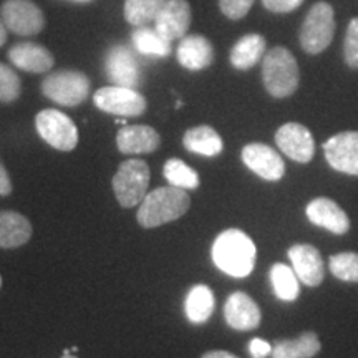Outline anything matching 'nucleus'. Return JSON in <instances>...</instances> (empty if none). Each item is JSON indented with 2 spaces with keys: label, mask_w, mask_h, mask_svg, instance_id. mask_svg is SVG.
Listing matches in <instances>:
<instances>
[{
  "label": "nucleus",
  "mask_w": 358,
  "mask_h": 358,
  "mask_svg": "<svg viewBox=\"0 0 358 358\" xmlns=\"http://www.w3.org/2000/svg\"><path fill=\"white\" fill-rule=\"evenodd\" d=\"M201 358H237V357L226 350H211V352H206Z\"/></svg>",
  "instance_id": "obj_37"
},
{
  "label": "nucleus",
  "mask_w": 358,
  "mask_h": 358,
  "mask_svg": "<svg viewBox=\"0 0 358 358\" xmlns=\"http://www.w3.org/2000/svg\"><path fill=\"white\" fill-rule=\"evenodd\" d=\"M307 219L313 226L324 227L332 234L343 236L350 229V219L347 213L330 198H317L307 204Z\"/></svg>",
  "instance_id": "obj_16"
},
{
  "label": "nucleus",
  "mask_w": 358,
  "mask_h": 358,
  "mask_svg": "<svg viewBox=\"0 0 358 358\" xmlns=\"http://www.w3.org/2000/svg\"><path fill=\"white\" fill-rule=\"evenodd\" d=\"M191 25V6L187 0H168L155 22V29L168 42L186 37Z\"/></svg>",
  "instance_id": "obj_17"
},
{
  "label": "nucleus",
  "mask_w": 358,
  "mask_h": 358,
  "mask_svg": "<svg viewBox=\"0 0 358 358\" xmlns=\"http://www.w3.org/2000/svg\"><path fill=\"white\" fill-rule=\"evenodd\" d=\"M0 19L10 32L32 37L43 30L45 15L32 0H6L0 7Z\"/></svg>",
  "instance_id": "obj_9"
},
{
  "label": "nucleus",
  "mask_w": 358,
  "mask_h": 358,
  "mask_svg": "<svg viewBox=\"0 0 358 358\" xmlns=\"http://www.w3.org/2000/svg\"><path fill=\"white\" fill-rule=\"evenodd\" d=\"M335 35V10L329 2H317L307 12L299 32L302 50L319 55L332 43Z\"/></svg>",
  "instance_id": "obj_4"
},
{
  "label": "nucleus",
  "mask_w": 358,
  "mask_h": 358,
  "mask_svg": "<svg viewBox=\"0 0 358 358\" xmlns=\"http://www.w3.org/2000/svg\"><path fill=\"white\" fill-rule=\"evenodd\" d=\"M12 194V182L8 176L7 169L0 164V196H10Z\"/></svg>",
  "instance_id": "obj_36"
},
{
  "label": "nucleus",
  "mask_w": 358,
  "mask_h": 358,
  "mask_svg": "<svg viewBox=\"0 0 358 358\" xmlns=\"http://www.w3.org/2000/svg\"><path fill=\"white\" fill-rule=\"evenodd\" d=\"M22 93V82L15 70L0 64V103H13L19 100Z\"/></svg>",
  "instance_id": "obj_31"
},
{
  "label": "nucleus",
  "mask_w": 358,
  "mask_h": 358,
  "mask_svg": "<svg viewBox=\"0 0 358 358\" xmlns=\"http://www.w3.org/2000/svg\"><path fill=\"white\" fill-rule=\"evenodd\" d=\"M214 60L211 42L203 35H186L178 45V62L186 70L199 71L208 69Z\"/></svg>",
  "instance_id": "obj_20"
},
{
  "label": "nucleus",
  "mask_w": 358,
  "mask_h": 358,
  "mask_svg": "<svg viewBox=\"0 0 358 358\" xmlns=\"http://www.w3.org/2000/svg\"><path fill=\"white\" fill-rule=\"evenodd\" d=\"M90 80L77 70H60L42 82V93L62 106H78L90 95Z\"/></svg>",
  "instance_id": "obj_6"
},
{
  "label": "nucleus",
  "mask_w": 358,
  "mask_h": 358,
  "mask_svg": "<svg viewBox=\"0 0 358 358\" xmlns=\"http://www.w3.org/2000/svg\"><path fill=\"white\" fill-rule=\"evenodd\" d=\"M105 70L116 87L136 90L141 85V71L136 57L124 45H113L105 57Z\"/></svg>",
  "instance_id": "obj_11"
},
{
  "label": "nucleus",
  "mask_w": 358,
  "mask_h": 358,
  "mask_svg": "<svg viewBox=\"0 0 358 358\" xmlns=\"http://www.w3.org/2000/svg\"><path fill=\"white\" fill-rule=\"evenodd\" d=\"M327 163L335 171L358 176V131H342L324 143Z\"/></svg>",
  "instance_id": "obj_10"
},
{
  "label": "nucleus",
  "mask_w": 358,
  "mask_h": 358,
  "mask_svg": "<svg viewBox=\"0 0 358 358\" xmlns=\"http://www.w3.org/2000/svg\"><path fill=\"white\" fill-rule=\"evenodd\" d=\"M150 166L143 159H128L120 164L113 176V191L122 208L129 209L141 204L150 186Z\"/></svg>",
  "instance_id": "obj_5"
},
{
  "label": "nucleus",
  "mask_w": 358,
  "mask_h": 358,
  "mask_svg": "<svg viewBox=\"0 0 358 358\" xmlns=\"http://www.w3.org/2000/svg\"><path fill=\"white\" fill-rule=\"evenodd\" d=\"M32 224L24 214L0 211V249H17L32 237Z\"/></svg>",
  "instance_id": "obj_21"
},
{
  "label": "nucleus",
  "mask_w": 358,
  "mask_h": 358,
  "mask_svg": "<svg viewBox=\"0 0 358 358\" xmlns=\"http://www.w3.org/2000/svg\"><path fill=\"white\" fill-rule=\"evenodd\" d=\"M317 334L303 332L294 340H279L272 347V358H312L320 352Z\"/></svg>",
  "instance_id": "obj_25"
},
{
  "label": "nucleus",
  "mask_w": 358,
  "mask_h": 358,
  "mask_svg": "<svg viewBox=\"0 0 358 358\" xmlns=\"http://www.w3.org/2000/svg\"><path fill=\"white\" fill-rule=\"evenodd\" d=\"M133 47L136 48L141 55L148 57H168L171 53V42L163 38L156 29H148V27H138L131 35Z\"/></svg>",
  "instance_id": "obj_26"
},
{
  "label": "nucleus",
  "mask_w": 358,
  "mask_h": 358,
  "mask_svg": "<svg viewBox=\"0 0 358 358\" xmlns=\"http://www.w3.org/2000/svg\"><path fill=\"white\" fill-rule=\"evenodd\" d=\"M8 60L17 69L29 71V73H45L55 64L52 52L34 42H20L13 45L8 50Z\"/></svg>",
  "instance_id": "obj_19"
},
{
  "label": "nucleus",
  "mask_w": 358,
  "mask_h": 358,
  "mask_svg": "<svg viewBox=\"0 0 358 358\" xmlns=\"http://www.w3.org/2000/svg\"><path fill=\"white\" fill-rule=\"evenodd\" d=\"M214 306H216V301H214L213 290L204 284L194 285L187 292L185 301V312L187 320L191 324H204V322L211 319Z\"/></svg>",
  "instance_id": "obj_24"
},
{
  "label": "nucleus",
  "mask_w": 358,
  "mask_h": 358,
  "mask_svg": "<svg viewBox=\"0 0 358 358\" xmlns=\"http://www.w3.org/2000/svg\"><path fill=\"white\" fill-rule=\"evenodd\" d=\"M275 143L287 158L297 163H308L315 155V141L308 128L301 123H285L277 129Z\"/></svg>",
  "instance_id": "obj_12"
},
{
  "label": "nucleus",
  "mask_w": 358,
  "mask_h": 358,
  "mask_svg": "<svg viewBox=\"0 0 358 358\" xmlns=\"http://www.w3.org/2000/svg\"><path fill=\"white\" fill-rule=\"evenodd\" d=\"M93 103L98 110L115 116L134 118L146 111V100L138 90L128 87H103L93 95Z\"/></svg>",
  "instance_id": "obj_8"
},
{
  "label": "nucleus",
  "mask_w": 358,
  "mask_h": 358,
  "mask_svg": "<svg viewBox=\"0 0 358 358\" xmlns=\"http://www.w3.org/2000/svg\"><path fill=\"white\" fill-rule=\"evenodd\" d=\"M243 161L250 171L266 181H279L285 173L282 156L264 143H250L243 148Z\"/></svg>",
  "instance_id": "obj_13"
},
{
  "label": "nucleus",
  "mask_w": 358,
  "mask_h": 358,
  "mask_svg": "<svg viewBox=\"0 0 358 358\" xmlns=\"http://www.w3.org/2000/svg\"><path fill=\"white\" fill-rule=\"evenodd\" d=\"M189 208L191 198L185 189L174 186L158 187L148 192L145 199L141 201L136 219L141 227L153 229V227H159L185 216Z\"/></svg>",
  "instance_id": "obj_2"
},
{
  "label": "nucleus",
  "mask_w": 358,
  "mask_h": 358,
  "mask_svg": "<svg viewBox=\"0 0 358 358\" xmlns=\"http://www.w3.org/2000/svg\"><path fill=\"white\" fill-rule=\"evenodd\" d=\"M0 287H2V275H0Z\"/></svg>",
  "instance_id": "obj_40"
},
{
  "label": "nucleus",
  "mask_w": 358,
  "mask_h": 358,
  "mask_svg": "<svg viewBox=\"0 0 358 358\" xmlns=\"http://www.w3.org/2000/svg\"><path fill=\"white\" fill-rule=\"evenodd\" d=\"M329 268L334 277L343 282H358V254L340 252L329 259Z\"/></svg>",
  "instance_id": "obj_30"
},
{
  "label": "nucleus",
  "mask_w": 358,
  "mask_h": 358,
  "mask_svg": "<svg viewBox=\"0 0 358 358\" xmlns=\"http://www.w3.org/2000/svg\"><path fill=\"white\" fill-rule=\"evenodd\" d=\"M182 145L191 153L208 156V158L221 155L224 148L222 138L219 136L216 129L208 127V124L187 129L185 136H182Z\"/></svg>",
  "instance_id": "obj_23"
},
{
  "label": "nucleus",
  "mask_w": 358,
  "mask_h": 358,
  "mask_svg": "<svg viewBox=\"0 0 358 358\" xmlns=\"http://www.w3.org/2000/svg\"><path fill=\"white\" fill-rule=\"evenodd\" d=\"M266 55V38L259 34H248L241 37L231 48L229 62L237 70H249Z\"/></svg>",
  "instance_id": "obj_22"
},
{
  "label": "nucleus",
  "mask_w": 358,
  "mask_h": 358,
  "mask_svg": "<svg viewBox=\"0 0 358 358\" xmlns=\"http://www.w3.org/2000/svg\"><path fill=\"white\" fill-rule=\"evenodd\" d=\"M272 289L277 297L284 302H294L301 294V284L294 268L285 264H274L271 268Z\"/></svg>",
  "instance_id": "obj_27"
},
{
  "label": "nucleus",
  "mask_w": 358,
  "mask_h": 358,
  "mask_svg": "<svg viewBox=\"0 0 358 358\" xmlns=\"http://www.w3.org/2000/svg\"><path fill=\"white\" fill-rule=\"evenodd\" d=\"M343 58L350 69L358 70V17H353L348 22L345 43H343Z\"/></svg>",
  "instance_id": "obj_32"
},
{
  "label": "nucleus",
  "mask_w": 358,
  "mask_h": 358,
  "mask_svg": "<svg viewBox=\"0 0 358 358\" xmlns=\"http://www.w3.org/2000/svg\"><path fill=\"white\" fill-rule=\"evenodd\" d=\"M161 145V136L155 128L146 124H129L116 134V146L123 155L153 153Z\"/></svg>",
  "instance_id": "obj_18"
},
{
  "label": "nucleus",
  "mask_w": 358,
  "mask_h": 358,
  "mask_svg": "<svg viewBox=\"0 0 358 358\" xmlns=\"http://www.w3.org/2000/svg\"><path fill=\"white\" fill-rule=\"evenodd\" d=\"M163 174L169 185L174 187H181V189H196V187L199 186L198 173L187 166L182 159H168L166 163H164Z\"/></svg>",
  "instance_id": "obj_29"
},
{
  "label": "nucleus",
  "mask_w": 358,
  "mask_h": 358,
  "mask_svg": "<svg viewBox=\"0 0 358 358\" xmlns=\"http://www.w3.org/2000/svg\"><path fill=\"white\" fill-rule=\"evenodd\" d=\"M249 353L252 358H266L272 353V347L271 343L266 342V340L254 338L252 342L249 343Z\"/></svg>",
  "instance_id": "obj_35"
},
{
  "label": "nucleus",
  "mask_w": 358,
  "mask_h": 358,
  "mask_svg": "<svg viewBox=\"0 0 358 358\" xmlns=\"http://www.w3.org/2000/svg\"><path fill=\"white\" fill-rule=\"evenodd\" d=\"M289 259L299 280L307 287H319L325 279V267L319 249L310 244H295L289 249Z\"/></svg>",
  "instance_id": "obj_14"
},
{
  "label": "nucleus",
  "mask_w": 358,
  "mask_h": 358,
  "mask_svg": "<svg viewBox=\"0 0 358 358\" xmlns=\"http://www.w3.org/2000/svg\"><path fill=\"white\" fill-rule=\"evenodd\" d=\"M7 42V27L3 24V20L0 19V47Z\"/></svg>",
  "instance_id": "obj_38"
},
{
  "label": "nucleus",
  "mask_w": 358,
  "mask_h": 358,
  "mask_svg": "<svg viewBox=\"0 0 358 358\" xmlns=\"http://www.w3.org/2000/svg\"><path fill=\"white\" fill-rule=\"evenodd\" d=\"M213 261L224 274L243 279L256 266V244L241 229H227L214 241L211 249Z\"/></svg>",
  "instance_id": "obj_1"
},
{
  "label": "nucleus",
  "mask_w": 358,
  "mask_h": 358,
  "mask_svg": "<svg viewBox=\"0 0 358 358\" xmlns=\"http://www.w3.org/2000/svg\"><path fill=\"white\" fill-rule=\"evenodd\" d=\"M62 358H78V357H75V355H70V353H69V352H65V355H64V357H62Z\"/></svg>",
  "instance_id": "obj_39"
},
{
  "label": "nucleus",
  "mask_w": 358,
  "mask_h": 358,
  "mask_svg": "<svg viewBox=\"0 0 358 358\" xmlns=\"http://www.w3.org/2000/svg\"><path fill=\"white\" fill-rule=\"evenodd\" d=\"M168 0H124V19L134 27L156 22Z\"/></svg>",
  "instance_id": "obj_28"
},
{
  "label": "nucleus",
  "mask_w": 358,
  "mask_h": 358,
  "mask_svg": "<svg viewBox=\"0 0 358 358\" xmlns=\"http://www.w3.org/2000/svg\"><path fill=\"white\" fill-rule=\"evenodd\" d=\"M262 82L274 98H287L294 95L301 83V70L292 55L285 47H274L264 55Z\"/></svg>",
  "instance_id": "obj_3"
},
{
  "label": "nucleus",
  "mask_w": 358,
  "mask_h": 358,
  "mask_svg": "<svg viewBox=\"0 0 358 358\" xmlns=\"http://www.w3.org/2000/svg\"><path fill=\"white\" fill-rule=\"evenodd\" d=\"M262 3L268 12L289 13L301 7L303 0H262Z\"/></svg>",
  "instance_id": "obj_34"
},
{
  "label": "nucleus",
  "mask_w": 358,
  "mask_h": 358,
  "mask_svg": "<svg viewBox=\"0 0 358 358\" xmlns=\"http://www.w3.org/2000/svg\"><path fill=\"white\" fill-rule=\"evenodd\" d=\"M224 319L231 329L249 332V330H256L261 325L262 313L250 295L234 292L229 295L226 306H224Z\"/></svg>",
  "instance_id": "obj_15"
},
{
  "label": "nucleus",
  "mask_w": 358,
  "mask_h": 358,
  "mask_svg": "<svg viewBox=\"0 0 358 358\" xmlns=\"http://www.w3.org/2000/svg\"><path fill=\"white\" fill-rule=\"evenodd\" d=\"M80 2H87V0H80Z\"/></svg>",
  "instance_id": "obj_41"
},
{
  "label": "nucleus",
  "mask_w": 358,
  "mask_h": 358,
  "mask_svg": "<svg viewBox=\"0 0 358 358\" xmlns=\"http://www.w3.org/2000/svg\"><path fill=\"white\" fill-rule=\"evenodd\" d=\"M40 138L58 151H71L78 145V128L73 120L60 110H42L35 116Z\"/></svg>",
  "instance_id": "obj_7"
},
{
  "label": "nucleus",
  "mask_w": 358,
  "mask_h": 358,
  "mask_svg": "<svg viewBox=\"0 0 358 358\" xmlns=\"http://www.w3.org/2000/svg\"><path fill=\"white\" fill-rule=\"evenodd\" d=\"M256 0H219V8L227 19L241 20L248 15Z\"/></svg>",
  "instance_id": "obj_33"
}]
</instances>
